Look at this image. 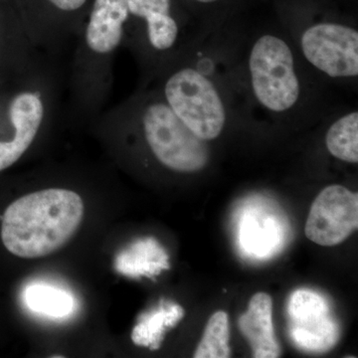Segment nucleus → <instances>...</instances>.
Returning <instances> with one entry per match:
<instances>
[{
	"mask_svg": "<svg viewBox=\"0 0 358 358\" xmlns=\"http://www.w3.org/2000/svg\"><path fill=\"white\" fill-rule=\"evenodd\" d=\"M80 195L62 188L30 193L7 207L1 240L14 256L35 259L65 246L83 220Z\"/></svg>",
	"mask_w": 358,
	"mask_h": 358,
	"instance_id": "1",
	"label": "nucleus"
},
{
	"mask_svg": "<svg viewBox=\"0 0 358 358\" xmlns=\"http://www.w3.org/2000/svg\"><path fill=\"white\" fill-rule=\"evenodd\" d=\"M252 89L258 102L273 113H285L298 103L300 81L293 52L287 42L265 34L252 47L249 57Z\"/></svg>",
	"mask_w": 358,
	"mask_h": 358,
	"instance_id": "2",
	"label": "nucleus"
},
{
	"mask_svg": "<svg viewBox=\"0 0 358 358\" xmlns=\"http://www.w3.org/2000/svg\"><path fill=\"white\" fill-rule=\"evenodd\" d=\"M166 103L200 140H215L226 124V110L217 89L199 71L185 68L164 87Z\"/></svg>",
	"mask_w": 358,
	"mask_h": 358,
	"instance_id": "3",
	"label": "nucleus"
},
{
	"mask_svg": "<svg viewBox=\"0 0 358 358\" xmlns=\"http://www.w3.org/2000/svg\"><path fill=\"white\" fill-rule=\"evenodd\" d=\"M150 150L160 164L178 173H192L208 164L206 141L190 131L167 103L148 106L143 117Z\"/></svg>",
	"mask_w": 358,
	"mask_h": 358,
	"instance_id": "4",
	"label": "nucleus"
},
{
	"mask_svg": "<svg viewBox=\"0 0 358 358\" xmlns=\"http://www.w3.org/2000/svg\"><path fill=\"white\" fill-rule=\"evenodd\" d=\"M306 59L331 78L358 75V32L339 23L320 22L308 27L301 39Z\"/></svg>",
	"mask_w": 358,
	"mask_h": 358,
	"instance_id": "5",
	"label": "nucleus"
},
{
	"mask_svg": "<svg viewBox=\"0 0 358 358\" xmlns=\"http://www.w3.org/2000/svg\"><path fill=\"white\" fill-rule=\"evenodd\" d=\"M357 227V193L334 185L327 186L313 202L305 233L313 243L336 246L345 241Z\"/></svg>",
	"mask_w": 358,
	"mask_h": 358,
	"instance_id": "6",
	"label": "nucleus"
},
{
	"mask_svg": "<svg viewBox=\"0 0 358 358\" xmlns=\"http://www.w3.org/2000/svg\"><path fill=\"white\" fill-rule=\"evenodd\" d=\"M289 334L301 350L324 352L339 339V327L324 296L312 289H296L288 306Z\"/></svg>",
	"mask_w": 358,
	"mask_h": 358,
	"instance_id": "7",
	"label": "nucleus"
},
{
	"mask_svg": "<svg viewBox=\"0 0 358 358\" xmlns=\"http://www.w3.org/2000/svg\"><path fill=\"white\" fill-rule=\"evenodd\" d=\"M44 107L40 96L25 92L16 96L9 107L14 127V136L9 141H0V171L8 169L22 157L38 133Z\"/></svg>",
	"mask_w": 358,
	"mask_h": 358,
	"instance_id": "8",
	"label": "nucleus"
},
{
	"mask_svg": "<svg viewBox=\"0 0 358 358\" xmlns=\"http://www.w3.org/2000/svg\"><path fill=\"white\" fill-rule=\"evenodd\" d=\"M238 326L249 341L254 357L275 358L281 355L273 326V300L270 294L263 292L254 294L248 310L239 317Z\"/></svg>",
	"mask_w": 358,
	"mask_h": 358,
	"instance_id": "9",
	"label": "nucleus"
},
{
	"mask_svg": "<svg viewBox=\"0 0 358 358\" xmlns=\"http://www.w3.org/2000/svg\"><path fill=\"white\" fill-rule=\"evenodd\" d=\"M129 13L128 0H95L86 32L91 50L98 54L114 51L121 43Z\"/></svg>",
	"mask_w": 358,
	"mask_h": 358,
	"instance_id": "10",
	"label": "nucleus"
},
{
	"mask_svg": "<svg viewBox=\"0 0 358 358\" xmlns=\"http://www.w3.org/2000/svg\"><path fill=\"white\" fill-rule=\"evenodd\" d=\"M183 315L185 310L180 306L162 301L159 308L141 315L134 327L131 341L134 345L159 350L166 329L176 327Z\"/></svg>",
	"mask_w": 358,
	"mask_h": 358,
	"instance_id": "11",
	"label": "nucleus"
},
{
	"mask_svg": "<svg viewBox=\"0 0 358 358\" xmlns=\"http://www.w3.org/2000/svg\"><path fill=\"white\" fill-rule=\"evenodd\" d=\"M169 257L157 241L145 239L133 245L122 252L115 261V268L126 275H157L160 271L169 268Z\"/></svg>",
	"mask_w": 358,
	"mask_h": 358,
	"instance_id": "12",
	"label": "nucleus"
},
{
	"mask_svg": "<svg viewBox=\"0 0 358 358\" xmlns=\"http://www.w3.org/2000/svg\"><path fill=\"white\" fill-rule=\"evenodd\" d=\"M25 305L33 313L61 319L74 310V299L67 292L48 285H32L25 289Z\"/></svg>",
	"mask_w": 358,
	"mask_h": 358,
	"instance_id": "13",
	"label": "nucleus"
},
{
	"mask_svg": "<svg viewBox=\"0 0 358 358\" xmlns=\"http://www.w3.org/2000/svg\"><path fill=\"white\" fill-rule=\"evenodd\" d=\"M326 145L329 154L343 162H358V114L350 113L334 122L327 131Z\"/></svg>",
	"mask_w": 358,
	"mask_h": 358,
	"instance_id": "14",
	"label": "nucleus"
},
{
	"mask_svg": "<svg viewBox=\"0 0 358 358\" xmlns=\"http://www.w3.org/2000/svg\"><path fill=\"white\" fill-rule=\"evenodd\" d=\"M280 228L273 218L248 217L242 222V247L257 256H266L279 245Z\"/></svg>",
	"mask_w": 358,
	"mask_h": 358,
	"instance_id": "15",
	"label": "nucleus"
},
{
	"mask_svg": "<svg viewBox=\"0 0 358 358\" xmlns=\"http://www.w3.org/2000/svg\"><path fill=\"white\" fill-rule=\"evenodd\" d=\"M195 358H228L229 348V319L223 310L214 313L205 327Z\"/></svg>",
	"mask_w": 358,
	"mask_h": 358,
	"instance_id": "16",
	"label": "nucleus"
},
{
	"mask_svg": "<svg viewBox=\"0 0 358 358\" xmlns=\"http://www.w3.org/2000/svg\"><path fill=\"white\" fill-rule=\"evenodd\" d=\"M129 13L154 25L173 17L171 0H128Z\"/></svg>",
	"mask_w": 358,
	"mask_h": 358,
	"instance_id": "17",
	"label": "nucleus"
},
{
	"mask_svg": "<svg viewBox=\"0 0 358 358\" xmlns=\"http://www.w3.org/2000/svg\"><path fill=\"white\" fill-rule=\"evenodd\" d=\"M51 3L64 11H74L83 6L87 0H49Z\"/></svg>",
	"mask_w": 358,
	"mask_h": 358,
	"instance_id": "18",
	"label": "nucleus"
},
{
	"mask_svg": "<svg viewBox=\"0 0 358 358\" xmlns=\"http://www.w3.org/2000/svg\"><path fill=\"white\" fill-rule=\"evenodd\" d=\"M193 1L199 2V3L201 4H211L215 3V2L219 1V0H193Z\"/></svg>",
	"mask_w": 358,
	"mask_h": 358,
	"instance_id": "19",
	"label": "nucleus"
}]
</instances>
